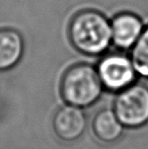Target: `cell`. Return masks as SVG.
Wrapping results in <instances>:
<instances>
[{
    "label": "cell",
    "instance_id": "cell-9",
    "mask_svg": "<svg viewBox=\"0 0 148 149\" xmlns=\"http://www.w3.org/2000/svg\"><path fill=\"white\" fill-rule=\"evenodd\" d=\"M130 57L137 75L148 79V24L145 26L140 38L130 50Z\"/></svg>",
    "mask_w": 148,
    "mask_h": 149
},
{
    "label": "cell",
    "instance_id": "cell-8",
    "mask_svg": "<svg viewBox=\"0 0 148 149\" xmlns=\"http://www.w3.org/2000/svg\"><path fill=\"white\" fill-rule=\"evenodd\" d=\"M91 128L94 137L105 144L118 142L124 134L125 129L114 110L109 108L101 109L94 115Z\"/></svg>",
    "mask_w": 148,
    "mask_h": 149
},
{
    "label": "cell",
    "instance_id": "cell-7",
    "mask_svg": "<svg viewBox=\"0 0 148 149\" xmlns=\"http://www.w3.org/2000/svg\"><path fill=\"white\" fill-rule=\"evenodd\" d=\"M24 53V40L17 30L0 28V72L13 69Z\"/></svg>",
    "mask_w": 148,
    "mask_h": 149
},
{
    "label": "cell",
    "instance_id": "cell-4",
    "mask_svg": "<svg viewBox=\"0 0 148 149\" xmlns=\"http://www.w3.org/2000/svg\"><path fill=\"white\" fill-rule=\"evenodd\" d=\"M97 70L105 90L117 93L134 84L138 77L130 55L124 51L104 54Z\"/></svg>",
    "mask_w": 148,
    "mask_h": 149
},
{
    "label": "cell",
    "instance_id": "cell-2",
    "mask_svg": "<svg viewBox=\"0 0 148 149\" xmlns=\"http://www.w3.org/2000/svg\"><path fill=\"white\" fill-rule=\"evenodd\" d=\"M104 90L97 67L88 63L68 67L60 80V95L64 102L82 110L97 104Z\"/></svg>",
    "mask_w": 148,
    "mask_h": 149
},
{
    "label": "cell",
    "instance_id": "cell-6",
    "mask_svg": "<svg viewBox=\"0 0 148 149\" xmlns=\"http://www.w3.org/2000/svg\"><path fill=\"white\" fill-rule=\"evenodd\" d=\"M52 126L56 136L61 141L75 142L82 137L86 130V115L82 109L65 104L55 113Z\"/></svg>",
    "mask_w": 148,
    "mask_h": 149
},
{
    "label": "cell",
    "instance_id": "cell-3",
    "mask_svg": "<svg viewBox=\"0 0 148 149\" xmlns=\"http://www.w3.org/2000/svg\"><path fill=\"white\" fill-rule=\"evenodd\" d=\"M125 128L138 129L148 123V87L136 83L118 92L113 104Z\"/></svg>",
    "mask_w": 148,
    "mask_h": 149
},
{
    "label": "cell",
    "instance_id": "cell-5",
    "mask_svg": "<svg viewBox=\"0 0 148 149\" xmlns=\"http://www.w3.org/2000/svg\"><path fill=\"white\" fill-rule=\"evenodd\" d=\"M110 22L112 45L119 51H130L145 28L140 16L130 11L119 12Z\"/></svg>",
    "mask_w": 148,
    "mask_h": 149
},
{
    "label": "cell",
    "instance_id": "cell-1",
    "mask_svg": "<svg viewBox=\"0 0 148 149\" xmlns=\"http://www.w3.org/2000/svg\"><path fill=\"white\" fill-rule=\"evenodd\" d=\"M67 35L72 47L88 57L103 56L112 45L111 22L103 12L92 8L79 10L72 16Z\"/></svg>",
    "mask_w": 148,
    "mask_h": 149
}]
</instances>
